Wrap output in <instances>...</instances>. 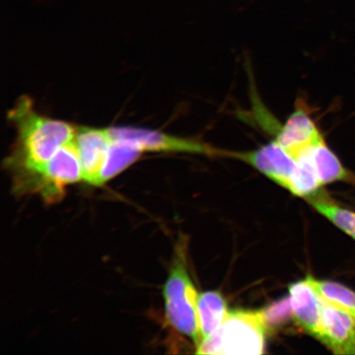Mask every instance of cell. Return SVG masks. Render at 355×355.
I'll use <instances>...</instances> for the list:
<instances>
[{
  "instance_id": "obj_1",
  "label": "cell",
  "mask_w": 355,
  "mask_h": 355,
  "mask_svg": "<svg viewBox=\"0 0 355 355\" xmlns=\"http://www.w3.org/2000/svg\"><path fill=\"white\" fill-rule=\"evenodd\" d=\"M8 119L17 132L15 148L6 159L10 171L34 170L44 166L62 146L74 139L77 130L72 124L40 114L28 96L17 102Z\"/></svg>"
},
{
  "instance_id": "obj_2",
  "label": "cell",
  "mask_w": 355,
  "mask_h": 355,
  "mask_svg": "<svg viewBox=\"0 0 355 355\" xmlns=\"http://www.w3.org/2000/svg\"><path fill=\"white\" fill-rule=\"evenodd\" d=\"M198 295L186 268L184 255L177 251L164 287L166 315L171 325L192 340L197 347L202 341L197 312Z\"/></svg>"
},
{
  "instance_id": "obj_3",
  "label": "cell",
  "mask_w": 355,
  "mask_h": 355,
  "mask_svg": "<svg viewBox=\"0 0 355 355\" xmlns=\"http://www.w3.org/2000/svg\"><path fill=\"white\" fill-rule=\"evenodd\" d=\"M83 180L81 162L73 140L58 150L50 161L34 170L20 171L21 192H38L46 199L59 198L69 184Z\"/></svg>"
},
{
  "instance_id": "obj_4",
  "label": "cell",
  "mask_w": 355,
  "mask_h": 355,
  "mask_svg": "<svg viewBox=\"0 0 355 355\" xmlns=\"http://www.w3.org/2000/svg\"><path fill=\"white\" fill-rule=\"evenodd\" d=\"M109 131L114 140L130 141L143 152L185 153L226 157L227 150L197 139L178 137L159 131L132 127H113Z\"/></svg>"
},
{
  "instance_id": "obj_5",
  "label": "cell",
  "mask_w": 355,
  "mask_h": 355,
  "mask_svg": "<svg viewBox=\"0 0 355 355\" xmlns=\"http://www.w3.org/2000/svg\"><path fill=\"white\" fill-rule=\"evenodd\" d=\"M216 331L221 355L264 353L266 330L260 311H232Z\"/></svg>"
},
{
  "instance_id": "obj_6",
  "label": "cell",
  "mask_w": 355,
  "mask_h": 355,
  "mask_svg": "<svg viewBox=\"0 0 355 355\" xmlns=\"http://www.w3.org/2000/svg\"><path fill=\"white\" fill-rule=\"evenodd\" d=\"M315 337L334 354H355L354 315L322 299L321 324Z\"/></svg>"
},
{
  "instance_id": "obj_7",
  "label": "cell",
  "mask_w": 355,
  "mask_h": 355,
  "mask_svg": "<svg viewBox=\"0 0 355 355\" xmlns=\"http://www.w3.org/2000/svg\"><path fill=\"white\" fill-rule=\"evenodd\" d=\"M112 137L109 128L77 127L73 144L81 162L83 180L96 185Z\"/></svg>"
},
{
  "instance_id": "obj_8",
  "label": "cell",
  "mask_w": 355,
  "mask_h": 355,
  "mask_svg": "<svg viewBox=\"0 0 355 355\" xmlns=\"http://www.w3.org/2000/svg\"><path fill=\"white\" fill-rule=\"evenodd\" d=\"M294 318L310 335L316 336L320 327L322 299L315 290L310 277L288 288Z\"/></svg>"
},
{
  "instance_id": "obj_9",
  "label": "cell",
  "mask_w": 355,
  "mask_h": 355,
  "mask_svg": "<svg viewBox=\"0 0 355 355\" xmlns=\"http://www.w3.org/2000/svg\"><path fill=\"white\" fill-rule=\"evenodd\" d=\"M197 312L202 341L219 329L229 313L226 301L217 291L198 295Z\"/></svg>"
},
{
  "instance_id": "obj_10",
  "label": "cell",
  "mask_w": 355,
  "mask_h": 355,
  "mask_svg": "<svg viewBox=\"0 0 355 355\" xmlns=\"http://www.w3.org/2000/svg\"><path fill=\"white\" fill-rule=\"evenodd\" d=\"M143 150L128 141L113 140L111 143L104 165L101 168L96 186L106 183L121 174L141 157Z\"/></svg>"
},
{
  "instance_id": "obj_11",
  "label": "cell",
  "mask_w": 355,
  "mask_h": 355,
  "mask_svg": "<svg viewBox=\"0 0 355 355\" xmlns=\"http://www.w3.org/2000/svg\"><path fill=\"white\" fill-rule=\"evenodd\" d=\"M307 199L320 214L355 241V212L339 206L326 196L322 190Z\"/></svg>"
},
{
  "instance_id": "obj_12",
  "label": "cell",
  "mask_w": 355,
  "mask_h": 355,
  "mask_svg": "<svg viewBox=\"0 0 355 355\" xmlns=\"http://www.w3.org/2000/svg\"><path fill=\"white\" fill-rule=\"evenodd\" d=\"M310 277L311 282L323 300L349 313L355 314V291L330 281H318Z\"/></svg>"
},
{
  "instance_id": "obj_13",
  "label": "cell",
  "mask_w": 355,
  "mask_h": 355,
  "mask_svg": "<svg viewBox=\"0 0 355 355\" xmlns=\"http://www.w3.org/2000/svg\"><path fill=\"white\" fill-rule=\"evenodd\" d=\"M266 331L276 330L290 321L293 313L290 297L279 300L260 311Z\"/></svg>"
},
{
  "instance_id": "obj_14",
  "label": "cell",
  "mask_w": 355,
  "mask_h": 355,
  "mask_svg": "<svg viewBox=\"0 0 355 355\" xmlns=\"http://www.w3.org/2000/svg\"><path fill=\"white\" fill-rule=\"evenodd\" d=\"M354 318H355V314H354Z\"/></svg>"
}]
</instances>
